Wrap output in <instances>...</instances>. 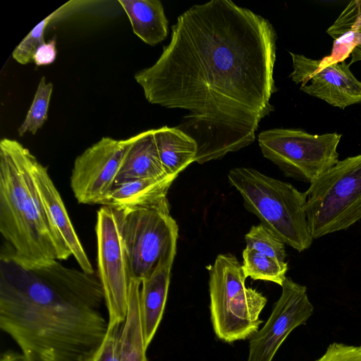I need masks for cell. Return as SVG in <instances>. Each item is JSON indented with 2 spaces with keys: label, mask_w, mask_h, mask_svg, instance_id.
I'll list each match as a JSON object with an SVG mask.
<instances>
[{
  "label": "cell",
  "mask_w": 361,
  "mask_h": 361,
  "mask_svg": "<svg viewBox=\"0 0 361 361\" xmlns=\"http://www.w3.org/2000/svg\"><path fill=\"white\" fill-rule=\"evenodd\" d=\"M276 40L268 20L231 0L195 4L134 78L149 103L187 111L176 128L195 141V161L204 164L253 143L274 110Z\"/></svg>",
  "instance_id": "6da1fadb"
},
{
  "label": "cell",
  "mask_w": 361,
  "mask_h": 361,
  "mask_svg": "<svg viewBox=\"0 0 361 361\" xmlns=\"http://www.w3.org/2000/svg\"><path fill=\"white\" fill-rule=\"evenodd\" d=\"M58 261L28 268L1 251L0 327L26 356L80 361L107 333L104 291L95 272Z\"/></svg>",
  "instance_id": "7a4b0ae2"
},
{
  "label": "cell",
  "mask_w": 361,
  "mask_h": 361,
  "mask_svg": "<svg viewBox=\"0 0 361 361\" xmlns=\"http://www.w3.org/2000/svg\"><path fill=\"white\" fill-rule=\"evenodd\" d=\"M37 158L20 142H0V232L8 254L25 267L72 255L49 221L33 175Z\"/></svg>",
  "instance_id": "3957f363"
},
{
  "label": "cell",
  "mask_w": 361,
  "mask_h": 361,
  "mask_svg": "<svg viewBox=\"0 0 361 361\" xmlns=\"http://www.w3.org/2000/svg\"><path fill=\"white\" fill-rule=\"evenodd\" d=\"M228 180L241 195L245 209L285 244L298 252L312 245L305 192L252 168H233Z\"/></svg>",
  "instance_id": "277c9868"
},
{
  "label": "cell",
  "mask_w": 361,
  "mask_h": 361,
  "mask_svg": "<svg viewBox=\"0 0 361 361\" xmlns=\"http://www.w3.org/2000/svg\"><path fill=\"white\" fill-rule=\"evenodd\" d=\"M242 264L231 254L219 255L209 271L210 318L216 336L226 343L245 340L262 321L267 298L245 286Z\"/></svg>",
  "instance_id": "5b68a950"
},
{
  "label": "cell",
  "mask_w": 361,
  "mask_h": 361,
  "mask_svg": "<svg viewBox=\"0 0 361 361\" xmlns=\"http://www.w3.org/2000/svg\"><path fill=\"white\" fill-rule=\"evenodd\" d=\"M305 193L313 239L355 224L361 219V154L338 161L312 181Z\"/></svg>",
  "instance_id": "8992f818"
},
{
  "label": "cell",
  "mask_w": 361,
  "mask_h": 361,
  "mask_svg": "<svg viewBox=\"0 0 361 361\" xmlns=\"http://www.w3.org/2000/svg\"><path fill=\"white\" fill-rule=\"evenodd\" d=\"M169 206L165 199L150 206L118 210L132 279L142 282L159 264H173L178 226Z\"/></svg>",
  "instance_id": "52a82bcc"
},
{
  "label": "cell",
  "mask_w": 361,
  "mask_h": 361,
  "mask_svg": "<svg viewBox=\"0 0 361 361\" xmlns=\"http://www.w3.org/2000/svg\"><path fill=\"white\" fill-rule=\"evenodd\" d=\"M337 133L312 135L298 129L274 128L261 132L258 142L265 158L286 176L311 183L338 160Z\"/></svg>",
  "instance_id": "ba28073f"
},
{
  "label": "cell",
  "mask_w": 361,
  "mask_h": 361,
  "mask_svg": "<svg viewBox=\"0 0 361 361\" xmlns=\"http://www.w3.org/2000/svg\"><path fill=\"white\" fill-rule=\"evenodd\" d=\"M97 275L101 282L109 326L121 325L126 317L132 280L123 241L119 211L102 206L97 212Z\"/></svg>",
  "instance_id": "9c48e42d"
},
{
  "label": "cell",
  "mask_w": 361,
  "mask_h": 361,
  "mask_svg": "<svg viewBox=\"0 0 361 361\" xmlns=\"http://www.w3.org/2000/svg\"><path fill=\"white\" fill-rule=\"evenodd\" d=\"M124 151V140L103 137L75 158L71 188L78 202L104 205L114 188Z\"/></svg>",
  "instance_id": "30bf717a"
},
{
  "label": "cell",
  "mask_w": 361,
  "mask_h": 361,
  "mask_svg": "<svg viewBox=\"0 0 361 361\" xmlns=\"http://www.w3.org/2000/svg\"><path fill=\"white\" fill-rule=\"evenodd\" d=\"M281 289L269 319L250 338L247 361H272L292 331L305 324L313 314L305 286L286 277Z\"/></svg>",
  "instance_id": "8fae6325"
},
{
  "label": "cell",
  "mask_w": 361,
  "mask_h": 361,
  "mask_svg": "<svg viewBox=\"0 0 361 361\" xmlns=\"http://www.w3.org/2000/svg\"><path fill=\"white\" fill-rule=\"evenodd\" d=\"M293 71L290 78L300 90L340 109L361 103V81L345 61L325 63L289 52Z\"/></svg>",
  "instance_id": "7c38bea8"
},
{
  "label": "cell",
  "mask_w": 361,
  "mask_h": 361,
  "mask_svg": "<svg viewBox=\"0 0 361 361\" xmlns=\"http://www.w3.org/2000/svg\"><path fill=\"white\" fill-rule=\"evenodd\" d=\"M33 175L46 213L55 230L70 250L80 269L89 274L94 273L61 197L50 178L47 169L38 160L35 164Z\"/></svg>",
  "instance_id": "4fadbf2b"
},
{
  "label": "cell",
  "mask_w": 361,
  "mask_h": 361,
  "mask_svg": "<svg viewBox=\"0 0 361 361\" xmlns=\"http://www.w3.org/2000/svg\"><path fill=\"white\" fill-rule=\"evenodd\" d=\"M124 142L125 151L114 187L135 180L168 175L159 156L154 129L141 132Z\"/></svg>",
  "instance_id": "5bb4252c"
},
{
  "label": "cell",
  "mask_w": 361,
  "mask_h": 361,
  "mask_svg": "<svg viewBox=\"0 0 361 361\" xmlns=\"http://www.w3.org/2000/svg\"><path fill=\"white\" fill-rule=\"evenodd\" d=\"M172 263L159 264L141 282L140 307L144 342L151 343L161 321L167 300Z\"/></svg>",
  "instance_id": "9a60e30c"
},
{
  "label": "cell",
  "mask_w": 361,
  "mask_h": 361,
  "mask_svg": "<svg viewBox=\"0 0 361 361\" xmlns=\"http://www.w3.org/2000/svg\"><path fill=\"white\" fill-rule=\"evenodd\" d=\"M177 176L166 175L157 178L139 179L116 186L104 206L123 210L157 204L167 199L168 190Z\"/></svg>",
  "instance_id": "2e32d148"
},
{
  "label": "cell",
  "mask_w": 361,
  "mask_h": 361,
  "mask_svg": "<svg viewBox=\"0 0 361 361\" xmlns=\"http://www.w3.org/2000/svg\"><path fill=\"white\" fill-rule=\"evenodd\" d=\"M132 30L145 43L154 46L168 35V20L159 0H118Z\"/></svg>",
  "instance_id": "e0dca14e"
},
{
  "label": "cell",
  "mask_w": 361,
  "mask_h": 361,
  "mask_svg": "<svg viewBox=\"0 0 361 361\" xmlns=\"http://www.w3.org/2000/svg\"><path fill=\"white\" fill-rule=\"evenodd\" d=\"M154 135L161 162L168 175L178 176L195 161L197 144L180 129L164 126L154 129Z\"/></svg>",
  "instance_id": "ac0fdd59"
},
{
  "label": "cell",
  "mask_w": 361,
  "mask_h": 361,
  "mask_svg": "<svg viewBox=\"0 0 361 361\" xmlns=\"http://www.w3.org/2000/svg\"><path fill=\"white\" fill-rule=\"evenodd\" d=\"M140 288L141 282L132 279L128 312L119 336L118 361H149L141 322Z\"/></svg>",
  "instance_id": "d6986e66"
},
{
  "label": "cell",
  "mask_w": 361,
  "mask_h": 361,
  "mask_svg": "<svg viewBox=\"0 0 361 361\" xmlns=\"http://www.w3.org/2000/svg\"><path fill=\"white\" fill-rule=\"evenodd\" d=\"M242 268L246 278L271 281L282 286L286 279L288 264L256 250L245 248Z\"/></svg>",
  "instance_id": "ffe728a7"
},
{
  "label": "cell",
  "mask_w": 361,
  "mask_h": 361,
  "mask_svg": "<svg viewBox=\"0 0 361 361\" xmlns=\"http://www.w3.org/2000/svg\"><path fill=\"white\" fill-rule=\"evenodd\" d=\"M327 33L334 39L341 35H348L354 47L350 66L361 61V1H352L344 8Z\"/></svg>",
  "instance_id": "44dd1931"
},
{
  "label": "cell",
  "mask_w": 361,
  "mask_h": 361,
  "mask_svg": "<svg viewBox=\"0 0 361 361\" xmlns=\"http://www.w3.org/2000/svg\"><path fill=\"white\" fill-rule=\"evenodd\" d=\"M52 91V83L47 82L45 77L42 76L25 119L18 128L19 136H23L26 133L35 135L44 124Z\"/></svg>",
  "instance_id": "7402d4cb"
},
{
  "label": "cell",
  "mask_w": 361,
  "mask_h": 361,
  "mask_svg": "<svg viewBox=\"0 0 361 361\" xmlns=\"http://www.w3.org/2000/svg\"><path fill=\"white\" fill-rule=\"evenodd\" d=\"M69 1L49 15L38 23L16 46L12 52L13 59L20 64L25 65L32 61L37 48L45 42L44 32L47 25L73 7Z\"/></svg>",
  "instance_id": "603a6c76"
},
{
  "label": "cell",
  "mask_w": 361,
  "mask_h": 361,
  "mask_svg": "<svg viewBox=\"0 0 361 361\" xmlns=\"http://www.w3.org/2000/svg\"><path fill=\"white\" fill-rule=\"evenodd\" d=\"M245 239L246 248L286 262L285 243L263 224L252 226Z\"/></svg>",
  "instance_id": "cb8c5ba5"
},
{
  "label": "cell",
  "mask_w": 361,
  "mask_h": 361,
  "mask_svg": "<svg viewBox=\"0 0 361 361\" xmlns=\"http://www.w3.org/2000/svg\"><path fill=\"white\" fill-rule=\"evenodd\" d=\"M122 324L109 326L100 345L80 361H118L119 336Z\"/></svg>",
  "instance_id": "d4e9b609"
},
{
  "label": "cell",
  "mask_w": 361,
  "mask_h": 361,
  "mask_svg": "<svg viewBox=\"0 0 361 361\" xmlns=\"http://www.w3.org/2000/svg\"><path fill=\"white\" fill-rule=\"evenodd\" d=\"M317 361H361V344L354 345L334 342Z\"/></svg>",
  "instance_id": "484cf974"
},
{
  "label": "cell",
  "mask_w": 361,
  "mask_h": 361,
  "mask_svg": "<svg viewBox=\"0 0 361 361\" xmlns=\"http://www.w3.org/2000/svg\"><path fill=\"white\" fill-rule=\"evenodd\" d=\"M56 54V41L51 39L37 48L32 61L38 66L49 65L55 61Z\"/></svg>",
  "instance_id": "4316f807"
},
{
  "label": "cell",
  "mask_w": 361,
  "mask_h": 361,
  "mask_svg": "<svg viewBox=\"0 0 361 361\" xmlns=\"http://www.w3.org/2000/svg\"><path fill=\"white\" fill-rule=\"evenodd\" d=\"M0 361H39L26 356L21 352L7 350L1 355Z\"/></svg>",
  "instance_id": "83f0119b"
}]
</instances>
